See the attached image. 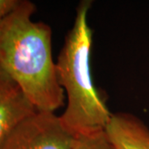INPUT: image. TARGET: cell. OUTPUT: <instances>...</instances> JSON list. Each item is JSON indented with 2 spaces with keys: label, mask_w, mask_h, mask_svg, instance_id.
Listing matches in <instances>:
<instances>
[{
  "label": "cell",
  "mask_w": 149,
  "mask_h": 149,
  "mask_svg": "<svg viewBox=\"0 0 149 149\" xmlns=\"http://www.w3.org/2000/svg\"><path fill=\"white\" fill-rule=\"evenodd\" d=\"M18 3V0H0V17L11 11Z\"/></svg>",
  "instance_id": "52a82bcc"
},
{
  "label": "cell",
  "mask_w": 149,
  "mask_h": 149,
  "mask_svg": "<svg viewBox=\"0 0 149 149\" xmlns=\"http://www.w3.org/2000/svg\"><path fill=\"white\" fill-rule=\"evenodd\" d=\"M75 139L55 113L37 110L9 134L0 149H72Z\"/></svg>",
  "instance_id": "3957f363"
},
{
  "label": "cell",
  "mask_w": 149,
  "mask_h": 149,
  "mask_svg": "<svg viewBox=\"0 0 149 149\" xmlns=\"http://www.w3.org/2000/svg\"><path fill=\"white\" fill-rule=\"evenodd\" d=\"M91 5L89 0L79 3L74 24L56 61L59 85L67 99L66 107L59 117L65 128L75 136L105 131L113 114L91 74L93 32L88 22Z\"/></svg>",
  "instance_id": "7a4b0ae2"
},
{
  "label": "cell",
  "mask_w": 149,
  "mask_h": 149,
  "mask_svg": "<svg viewBox=\"0 0 149 149\" xmlns=\"http://www.w3.org/2000/svg\"><path fill=\"white\" fill-rule=\"evenodd\" d=\"M37 111L21 88L0 70V146L23 120Z\"/></svg>",
  "instance_id": "277c9868"
},
{
  "label": "cell",
  "mask_w": 149,
  "mask_h": 149,
  "mask_svg": "<svg viewBox=\"0 0 149 149\" xmlns=\"http://www.w3.org/2000/svg\"><path fill=\"white\" fill-rule=\"evenodd\" d=\"M72 149H113L105 131L76 136Z\"/></svg>",
  "instance_id": "8992f818"
},
{
  "label": "cell",
  "mask_w": 149,
  "mask_h": 149,
  "mask_svg": "<svg viewBox=\"0 0 149 149\" xmlns=\"http://www.w3.org/2000/svg\"><path fill=\"white\" fill-rule=\"evenodd\" d=\"M105 133L113 149H149V128L133 114L113 113Z\"/></svg>",
  "instance_id": "5b68a950"
},
{
  "label": "cell",
  "mask_w": 149,
  "mask_h": 149,
  "mask_svg": "<svg viewBox=\"0 0 149 149\" xmlns=\"http://www.w3.org/2000/svg\"><path fill=\"white\" fill-rule=\"evenodd\" d=\"M36 5L18 0L0 17V70L18 85L39 111L53 112L64 105L52 56V31L32 19Z\"/></svg>",
  "instance_id": "6da1fadb"
}]
</instances>
